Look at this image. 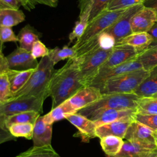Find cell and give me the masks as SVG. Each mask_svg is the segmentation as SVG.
<instances>
[{
  "instance_id": "1",
  "label": "cell",
  "mask_w": 157,
  "mask_h": 157,
  "mask_svg": "<svg viewBox=\"0 0 157 157\" xmlns=\"http://www.w3.org/2000/svg\"><path fill=\"white\" fill-rule=\"evenodd\" d=\"M83 86L80 78L78 59H68L62 67L54 71L50 79L47 91L52 98V109L69 99Z\"/></svg>"
},
{
  "instance_id": "2",
  "label": "cell",
  "mask_w": 157,
  "mask_h": 157,
  "mask_svg": "<svg viewBox=\"0 0 157 157\" xmlns=\"http://www.w3.org/2000/svg\"><path fill=\"white\" fill-rule=\"evenodd\" d=\"M54 66L48 55L42 57L28 81L22 88L12 96L11 99L48 94L49 83L55 71Z\"/></svg>"
},
{
  "instance_id": "3",
  "label": "cell",
  "mask_w": 157,
  "mask_h": 157,
  "mask_svg": "<svg viewBox=\"0 0 157 157\" xmlns=\"http://www.w3.org/2000/svg\"><path fill=\"white\" fill-rule=\"evenodd\" d=\"M140 97L135 93H114L102 94L101 98L77 113L90 119L109 109H136Z\"/></svg>"
},
{
  "instance_id": "4",
  "label": "cell",
  "mask_w": 157,
  "mask_h": 157,
  "mask_svg": "<svg viewBox=\"0 0 157 157\" xmlns=\"http://www.w3.org/2000/svg\"><path fill=\"white\" fill-rule=\"evenodd\" d=\"M149 75L150 72L143 68L136 70L108 79L99 89L102 94L132 93Z\"/></svg>"
},
{
  "instance_id": "5",
  "label": "cell",
  "mask_w": 157,
  "mask_h": 157,
  "mask_svg": "<svg viewBox=\"0 0 157 157\" xmlns=\"http://www.w3.org/2000/svg\"><path fill=\"white\" fill-rule=\"evenodd\" d=\"M112 50L98 49L88 53L78 60V71L80 80L84 86H88L98 74L101 67L107 59Z\"/></svg>"
},
{
  "instance_id": "6",
  "label": "cell",
  "mask_w": 157,
  "mask_h": 157,
  "mask_svg": "<svg viewBox=\"0 0 157 157\" xmlns=\"http://www.w3.org/2000/svg\"><path fill=\"white\" fill-rule=\"evenodd\" d=\"M48 96L47 94L27 96L12 99L0 104V121H4L10 115L24 112L36 111L42 113L44 102Z\"/></svg>"
},
{
  "instance_id": "7",
  "label": "cell",
  "mask_w": 157,
  "mask_h": 157,
  "mask_svg": "<svg viewBox=\"0 0 157 157\" xmlns=\"http://www.w3.org/2000/svg\"><path fill=\"white\" fill-rule=\"evenodd\" d=\"M126 9H122L115 10H109L107 9L100 13L88 22L82 36L76 41L72 47L76 48L96 35L104 31L124 12Z\"/></svg>"
},
{
  "instance_id": "8",
  "label": "cell",
  "mask_w": 157,
  "mask_h": 157,
  "mask_svg": "<svg viewBox=\"0 0 157 157\" xmlns=\"http://www.w3.org/2000/svg\"><path fill=\"white\" fill-rule=\"evenodd\" d=\"M143 7V4H139L126 8L124 12L104 31L112 35L117 43L121 39L132 34L131 19L134 15Z\"/></svg>"
},
{
  "instance_id": "9",
  "label": "cell",
  "mask_w": 157,
  "mask_h": 157,
  "mask_svg": "<svg viewBox=\"0 0 157 157\" xmlns=\"http://www.w3.org/2000/svg\"><path fill=\"white\" fill-rule=\"evenodd\" d=\"M136 58L117 66L105 69H101L98 74L88 86H95L99 88V87L106 80L112 77L142 69L143 67L141 63Z\"/></svg>"
},
{
  "instance_id": "10",
  "label": "cell",
  "mask_w": 157,
  "mask_h": 157,
  "mask_svg": "<svg viewBox=\"0 0 157 157\" xmlns=\"http://www.w3.org/2000/svg\"><path fill=\"white\" fill-rule=\"evenodd\" d=\"M157 155L155 143L124 141L120 151L113 157H148Z\"/></svg>"
},
{
  "instance_id": "11",
  "label": "cell",
  "mask_w": 157,
  "mask_h": 157,
  "mask_svg": "<svg viewBox=\"0 0 157 157\" xmlns=\"http://www.w3.org/2000/svg\"><path fill=\"white\" fill-rule=\"evenodd\" d=\"M10 69L25 71L36 69L39 63L31 52L20 47H17L6 56Z\"/></svg>"
},
{
  "instance_id": "12",
  "label": "cell",
  "mask_w": 157,
  "mask_h": 157,
  "mask_svg": "<svg viewBox=\"0 0 157 157\" xmlns=\"http://www.w3.org/2000/svg\"><path fill=\"white\" fill-rule=\"evenodd\" d=\"M139 54V52L132 46L117 44L112 48L111 53L101 69L109 68L121 64L136 58Z\"/></svg>"
},
{
  "instance_id": "13",
  "label": "cell",
  "mask_w": 157,
  "mask_h": 157,
  "mask_svg": "<svg viewBox=\"0 0 157 157\" xmlns=\"http://www.w3.org/2000/svg\"><path fill=\"white\" fill-rule=\"evenodd\" d=\"M157 21V10L144 7L132 17L131 21L132 33L148 32Z\"/></svg>"
},
{
  "instance_id": "14",
  "label": "cell",
  "mask_w": 157,
  "mask_h": 157,
  "mask_svg": "<svg viewBox=\"0 0 157 157\" xmlns=\"http://www.w3.org/2000/svg\"><path fill=\"white\" fill-rule=\"evenodd\" d=\"M102 95V94L98 88L85 86L66 101L77 112L80 109L98 100Z\"/></svg>"
},
{
  "instance_id": "15",
  "label": "cell",
  "mask_w": 157,
  "mask_h": 157,
  "mask_svg": "<svg viewBox=\"0 0 157 157\" xmlns=\"http://www.w3.org/2000/svg\"><path fill=\"white\" fill-rule=\"evenodd\" d=\"M136 109H115L104 110L93 117V120L98 126L117 121L135 120Z\"/></svg>"
},
{
  "instance_id": "16",
  "label": "cell",
  "mask_w": 157,
  "mask_h": 157,
  "mask_svg": "<svg viewBox=\"0 0 157 157\" xmlns=\"http://www.w3.org/2000/svg\"><path fill=\"white\" fill-rule=\"evenodd\" d=\"M78 129V135L84 142H88L96 136V130L97 125L91 119L75 113L68 116L66 118Z\"/></svg>"
},
{
  "instance_id": "17",
  "label": "cell",
  "mask_w": 157,
  "mask_h": 157,
  "mask_svg": "<svg viewBox=\"0 0 157 157\" xmlns=\"http://www.w3.org/2000/svg\"><path fill=\"white\" fill-rule=\"evenodd\" d=\"M124 139L130 141L155 143L154 131L136 120L132 121L129 126Z\"/></svg>"
},
{
  "instance_id": "18",
  "label": "cell",
  "mask_w": 157,
  "mask_h": 157,
  "mask_svg": "<svg viewBox=\"0 0 157 157\" xmlns=\"http://www.w3.org/2000/svg\"><path fill=\"white\" fill-rule=\"evenodd\" d=\"M52 125L43 120L42 116H39L34 124L33 140L34 146L41 147L51 145L52 137Z\"/></svg>"
},
{
  "instance_id": "19",
  "label": "cell",
  "mask_w": 157,
  "mask_h": 157,
  "mask_svg": "<svg viewBox=\"0 0 157 157\" xmlns=\"http://www.w3.org/2000/svg\"><path fill=\"white\" fill-rule=\"evenodd\" d=\"M131 122L117 121L98 126L96 130V136L100 139L107 136H115L124 139L128 128Z\"/></svg>"
},
{
  "instance_id": "20",
  "label": "cell",
  "mask_w": 157,
  "mask_h": 157,
  "mask_svg": "<svg viewBox=\"0 0 157 157\" xmlns=\"http://www.w3.org/2000/svg\"><path fill=\"white\" fill-rule=\"evenodd\" d=\"M153 41V37L148 32H139L132 33L120 40L116 44H122L132 46L140 53L146 50Z\"/></svg>"
},
{
  "instance_id": "21",
  "label": "cell",
  "mask_w": 157,
  "mask_h": 157,
  "mask_svg": "<svg viewBox=\"0 0 157 157\" xmlns=\"http://www.w3.org/2000/svg\"><path fill=\"white\" fill-rule=\"evenodd\" d=\"M40 113L36 111L24 112L16 113L7 117L4 121H0L1 130L9 131V128L13 124L31 123L33 124L36 123Z\"/></svg>"
},
{
  "instance_id": "22",
  "label": "cell",
  "mask_w": 157,
  "mask_h": 157,
  "mask_svg": "<svg viewBox=\"0 0 157 157\" xmlns=\"http://www.w3.org/2000/svg\"><path fill=\"white\" fill-rule=\"evenodd\" d=\"M134 93L140 98L152 97L157 93V66L150 71L149 76L140 84Z\"/></svg>"
},
{
  "instance_id": "23",
  "label": "cell",
  "mask_w": 157,
  "mask_h": 157,
  "mask_svg": "<svg viewBox=\"0 0 157 157\" xmlns=\"http://www.w3.org/2000/svg\"><path fill=\"white\" fill-rule=\"evenodd\" d=\"M77 113V111L71 105L66 101L56 107L52 109L51 111L42 116L43 120L47 124H53L55 121L66 118L68 116Z\"/></svg>"
},
{
  "instance_id": "24",
  "label": "cell",
  "mask_w": 157,
  "mask_h": 157,
  "mask_svg": "<svg viewBox=\"0 0 157 157\" xmlns=\"http://www.w3.org/2000/svg\"><path fill=\"white\" fill-rule=\"evenodd\" d=\"M34 69L17 71L9 69L6 71L8 75L12 96L23 87L29 79Z\"/></svg>"
},
{
  "instance_id": "25",
  "label": "cell",
  "mask_w": 157,
  "mask_h": 157,
  "mask_svg": "<svg viewBox=\"0 0 157 157\" xmlns=\"http://www.w3.org/2000/svg\"><path fill=\"white\" fill-rule=\"evenodd\" d=\"M40 33L32 26L28 24L19 31L17 37L20 47L31 52L34 43L39 40Z\"/></svg>"
},
{
  "instance_id": "26",
  "label": "cell",
  "mask_w": 157,
  "mask_h": 157,
  "mask_svg": "<svg viewBox=\"0 0 157 157\" xmlns=\"http://www.w3.org/2000/svg\"><path fill=\"white\" fill-rule=\"evenodd\" d=\"M25 20L24 13L19 9H0V26L12 27Z\"/></svg>"
},
{
  "instance_id": "27",
  "label": "cell",
  "mask_w": 157,
  "mask_h": 157,
  "mask_svg": "<svg viewBox=\"0 0 157 157\" xmlns=\"http://www.w3.org/2000/svg\"><path fill=\"white\" fill-rule=\"evenodd\" d=\"M123 139L115 136H107L101 139L100 144L103 151L108 157H113L121 150Z\"/></svg>"
},
{
  "instance_id": "28",
  "label": "cell",
  "mask_w": 157,
  "mask_h": 157,
  "mask_svg": "<svg viewBox=\"0 0 157 157\" xmlns=\"http://www.w3.org/2000/svg\"><path fill=\"white\" fill-rule=\"evenodd\" d=\"M91 7L88 8L83 13L79 14V20L75 23V25L69 35V43H72L74 40H78L84 33L89 22Z\"/></svg>"
},
{
  "instance_id": "29",
  "label": "cell",
  "mask_w": 157,
  "mask_h": 157,
  "mask_svg": "<svg viewBox=\"0 0 157 157\" xmlns=\"http://www.w3.org/2000/svg\"><path fill=\"white\" fill-rule=\"evenodd\" d=\"M15 157H60L52 145L41 147L33 146Z\"/></svg>"
},
{
  "instance_id": "30",
  "label": "cell",
  "mask_w": 157,
  "mask_h": 157,
  "mask_svg": "<svg viewBox=\"0 0 157 157\" xmlns=\"http://www.w3.org/2000/svg\"><path fill=\"white\" fill-rule=\"evenodd\" d=\"M136 58L143 69L150 72L157 66V48H147L140 52Z\"/></svg>"
},
{
  "instance_id": "31",
  "label": "cell",
  "mask_w": 157,
  "mask_h": 157,
  "mask_svg": "<svg viewBox=\"0 0 157 157\" xmlns=\"http://www.w3.org/2000/svg\"><path fill=\"white\" fill-rule=\"evenodd\" d=\"M76 55L75 50L72 47H69L67 45H64L62 48L56 47L53 49H50L48 54V56L55 65L60 61L75 58Z\"/></svg>"
},
{
  "instance_id": "32",
  "label": "cell",
  "mask_w": 157,
  "mask_h": 157,
  "mask_svg": "<svg viewBox=\"0 0 157 157\" xmlns=\"http://www.w3.org/2000/svg\"><path fill=\"white\" fill-rule=\"evenodd\" d=\"M34 124L31 123H15L9 128L10 133L15 137H22L27 139H32L33 136Z\"/></svg>"
},
{
  "instance_id": "33",
  "label": "cell",
  "mask_w": 157,
  "mask_h": 157,
  "mask_svg": "<svg viewBox=\"0 0 157 157\" xmlns=\"http://www.w3.org/2000/svg\"><path fill=\"white\" fill-rule=\"evenodd\" d=\"M136 109L140 114H157V97L140 98Z\"/></svg>"
},
{
  "instance_id": "34",
  "label": "cell",
  "mask_w": 157,
  "mask_h": 157,
  "mask_svg": "<svg viewBox=\"0 0 157 157\" xmlns=\"http://www.w3.org/2000/svg\"><path fill=\"white\" fill-rule=\"evenodd\" d=\"M12 98L10 85L7 72H0V104H2Z\"/></svg>"
},
{
  "instance_id": "35",
  "label": "cell",
  "mask_w": 157,
  "mask_h": 157,
  "mask_svg": "<svg viewBox=\"0 0 157 157\" xmlns=\"http://www.w3.org/2000/svg\"><path fill=\"white\" fill-rule=\"evenodd\" d=\"M135 120L148 126L153 131H157V114L144 115L137 113Z\"/></svg>"
},
{
  "instance_id": "36",
  "label": "cell",
  "mask_w": 157,
  "mask_h": 157,
  "mask_svg": "<svg viewBox=\"0 0 157 157\" xmlns=\"http://www.w3.org/2000/svg\"><path fill=\"white\" fill-rule=\"evenodd\" d=\"M112 0H93L89 21L102 12L107 10Z\"/></svg>"
},
{
  "instance_id": "37",
  "label": "cell",
  "mask_w": 157,
  "mask_h": 157,
  "mask_svg": "<svg viewBox=\"0 0 157 157\" xmlns=\"http://www.w3.org/2000/svg\"><path fill=\"white\" fill-rule=\"evenodd\" d=\"M142 4V0H112L109 3L107 10H115L126 9L134 5Z\"/></svg>"
},
{
  "instance_id": "38",
  "label": "cell",
  "mask_w": 157,
  "mask_h": 157,
  "mask_svg": "<svg viewBox=\"0 0 157 157\" xmlns=\"http://www.w3.org/2000/svg\"><path fill=\"white\" fill-rule=\"evenodd\" d=\"M0 39L1 48L3 43L7 42H17L18 41L17 36H15L11 27L0 26Z\"/></svg>"
},
{
  "instance_id": "39",
  "label": "cell",
  "mask_w": 157,
  "mask_h": 157,
  "mask_svg": "<svg viewBox=\"0 0 157 157\" xmlns=\"http://www.w3.org/2000/svg\"><path fill=\"white\" fill-rule=\"evenodd\" d=\"M50 50L43 44L40 40L36 41L31 49V54L33 56L37 59V58H42L45 56H48Z\"/></svg>"
},
{
  "instance_id": "40",
  "label": "cell",
  "mask_w": 157,
  "mask_h": 157,
  "mask_svg": "<svg viewBox=\"0 0 157 157\" xmlns=\"http://www.w3.org/2000/svg\"><path fill=\"white\" fill-rule=\"evenodd\" d=\"M37 4L45 5L49 7H54L56 6V4L53 2L52 0H23L21 6H23L28 10H30L35 7Z\"/></svg>"
},
{
  "instance_id": "41",
  "label": "cell",
  "mask_w": 157,
  "mask_h": 157,
  "mask_svg": "<svg viewBox=\"0 0 157 157\" xmlns=\"http://www.w3.org/2000/svg\"><path fill=\"white\" fill-rule=\"evenodd\" d=\"M20 6V0H0V9L11 8L19 9Z\"/></svg>"
},
{
  "instance_id": "42",
  "label": "cell",
  "mask_w": 157,
  "mask_h": 157,
  "mask_svg": "<svg viewBox=\"0 0 157 157\" xmlns=\"http://www.w3.org/2000/svg\"><path fill=\"white\" fill-rule=\"evenodd\" d=\"M9 69L8 61L4 55V54L2 52V50H1V54H0V72H6Z\"/></svg>"
},
{
  "instance_id": "43",
  "label": "cell",
  "mask_w": 157,
  "mask_h": 157,
  "mask_svg": "<svg viewBox=\"0 0 157 157\" xmlns=\"http://www.w3.org/2000/svg\"><path fill=\"white\" fill-rule=\"evenodd\" d=\"M92 2L93 0H78V7L80 10V13H83L88 8L91 7Z\"/></svg>"
},
{
  "instance_id": "44",
  "label": "cell",
  "mask_w": 157,
  "mask_h": 157,
  "mask_svg": "<svg viewBox=\"0 0 157 157\" xmlns=\"http://www.w3.org/2000/svg\"><path fill=\"white\" fill-rule=\"evenodd\" d=\"M142 4L145 7L157 9V0H145Z\"/></svg>"
},
{
  "instance_id": "45",
  "label": "cell",
  "mask_w": 157,
  "mask_h": 157,
  "mask_svg": "<svg viewBox=\"0 0 157 157\" xmlns=\"http://www.w3.org/2000/svg\"><path fill=\"white\" fill-rule=\"evenodd\" d=\"M148 33L151 36L153 40H157V21Z\"/></svg>"
},
{
  "instance_id": "46",
  "label": "cell",
  "mask_w": 157,
  "mask_h": 157,
  "mask_svg": "<svg viewBox=\"0 0 157 157\" xmlns=\"http://www.w3.org/2000/svg\"><path fill=\"white\" fill-rule=\"evenodd\" d=\"M157 48V40H153L147 48Z\"/></svg>"
},
{
  "instance_id": "47",
  "label": "cell",
  "mask_w": 157,
  "mask_h": 157,
  "mask_svg": "<svg viewBox=\"0 0 157 157\" xmlns=\"http://www.w3.org/2000/svg\"><path fill=\"white\" fill-rule=\"evenodd\" d=\"M154 137H155V144L157 146V131H154Z\"/></svg>"
},
{
  "instance_id": "48",
  "label": "cell",
  "mask_w": 157,
  "mask_h": 157,
  "mask_svg": "<svg viewBox=\"0 0 157 157\" xmlns=\"http://www.w3.org/2000/svg\"><path fill=\"white\" fill-rule=\"evenodd\" d=\"M53 2H55V4H57V2H58V0H52Z\"/></svg>"
},
{
  "instance_id": "49",
  "label": "cell",
  "mask_w": 157,
  "mask_h": 157,
  "mask_svg": "<svg viewBox=\"0 0 157 157\" xmlns=\"http://www.w3.org/2000/svg\"><path fill=\"white\" fill-rule=\"evenodd\" d=\"M148 157H157V155H153V156H148Z\"/></svg>"
},
{
  "instance_id": "50",
  "label": "cell",
  "mask_w": 157,
  "mask_h": 157,
  "mask_svg": "<svg viewBox=\"0 0 157 157\" xmlns=\"http://www.w3.org/2000/svg\"><path fill=\"white\" fill-rule=\"evenodd\" d=\"M152 97H157V93H156L155 95H153V96H152Z\"/></svg>"
},
{
  "instance_id": "51",
  "label": "cell",
  "mask_w": 157,
  "mask_h": 157,
  "mask_svg": "<svg viewBox=\"0 0 157 157\" xmlns=\"http://www.w3.org/2000/svg\"><path fill=\"white\" fill-rule=\"evenodd\" d=\"M142 3H143V2H144V1H145V0H142Z\"/></svg>"
},
{
  "instance_id": "52",
  "label": "cell",
  "mask_w": 157,
  "mask_h": 157,
  "mask_svg": "<svg viewBox=\"0 0 157 157\" xmlns=\"http://www.w3.org/2000/svg\"><path fill=\"white\" fill-rule=\"evenodd\" d=\"M20 3H21V0H20Z\"/></svg>"
},
{
  "instance_id": "53",
  "label": "cell",
  "mask_w": 157,
  "mask_h": 157,
  "mask_svg": "<svg viewBox=\"0 0 157 157\" xmlns=\"http://www.w3.org/2000/svg\"><path fill=\"white\" fill-rule=\"evenodd\" d=\"M156 10H157V9H156Z\"/></svg>"
}]
</instances>
